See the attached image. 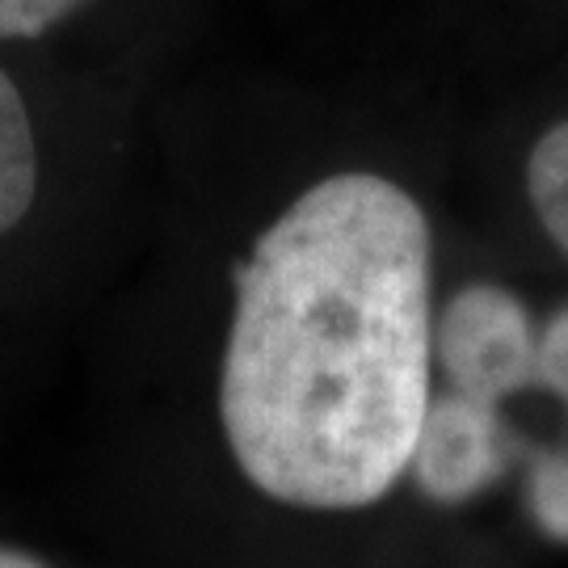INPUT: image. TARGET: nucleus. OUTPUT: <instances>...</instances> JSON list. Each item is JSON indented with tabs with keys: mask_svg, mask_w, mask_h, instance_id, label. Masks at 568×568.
<instances>
[{
	"mask_svg": "<svg viewBox=\"0 0 568 568\" xmlns=\"http://www.w3.org/2000/svg\"><path fill=\"white\" fill-rule=\"evenodd\" d=\"M429 408V227L379 173H333L236 270L220 413L253 485L300 509L375 506Z\"/></svg>",
	"mask_w": 568,
	"mask_h": 568,
	"instance_id": "nucleus-1",
	"label": "nucleus"
},
{
	"mask_svg": "<svg viewBox=\"0 0 568 568\" xmlns=\"http://www.w3.org/2000/svg\"><path fill=\"white\" fill-rule=\"evenodd\" d=\"M535 337L539 328L518 295H509L506 286L476 283L447 304L434 333V349L447 371L450 392L493 405L530 379Z\"/></svg>",
	"mask_w": 568,
	"mask_h": 568,
	"instance_id": "nucleus-2",
	"label": "nucleus"
},
{
	"mask_svg": "<svg viewBox=\"0 0 568 568\" xmlns=\"http://www.w3.org/2000/svg\"><path fill=\"white\" fill-rule=\"evenodd\" d=\"M509 447L514 443L501 408L447 392L429 400L408 467L434 501H467L506 471Z\"/></svg>",
	"mask_w": 568,
	"mask_h": 568,
	"instance_id": "nucleus-3",
	"label": "nucleus"
},
{
	"mask_svg": "<svg viewBox=\"0 0 568 568\" xmlns=\"http://www.w3.org/2000/svg\"><path fill=\"white\" fill-rule=\"evenodd\" d=\"M39 185V148L26 102L0 72V236L26 220Z\"/></svg>",
	"mask_w": 568,
	"mask_h": 568,
	"instance_id": "nucleus-4",
	"label": "nucleus"
},
{
	"mask_svg": "<svg viewBox=\"0 0 568 568\" xmlns=\"http://www.w3.org/2000/svg\"><path fill=\"white\" fill-rule=\"evenodd\" d=\"M527 194L539 224L548 227V236L568 257V122L551 126L535 143L527 161Z\"/></svg>",
	"mask_w": 568,
	"mask_h": 568,
	"instance_id": "nucleus-5",
	"label": "nucleus"
},
{
	"mask_svg": "<svg viewBox=\"0 0 568 568\" xmlns=\"http://www.w3.org/2000/svg\"><path fill=\"white\" fill-rule=\"evenodd\" d=\"M530 509L551 539L568 544V450H544L530 467Z\"/></svg>",
	"mask_w": 568,
	"mask_h": 568,
	"instance_id": "nucleus-6",
	"label": "nucleus"
},
{
	"mask_svg": "<svg viewBox=\"0 0 568 568\" xmlns=\"http://www.w3.org/2000/svg\"><path fill=\"white\" fill-rule=\"evenodd\" d=\"M535 384H544L551 396H560L568 408V307L556 312L535 337Z\"/></svg>",
	"mask_w": 568,
	"mask_h": 568,
	"instance_id": "nucleus-7",
	"label": "nucleus"
},
{
	"mask_svg": "<svg viewBox=\"0 0 568 568\" xmlns=\"http://www.w3.org/2000/svg\"><path fill=\"white\" fill-rule=\"evenodd\" d=\"M84 0H0V39H34Z\"/></svg>",
	"mask_w": 568,
	"mask_h": 568,
	"instance_id": "nucleus-8",
	"label": "nucleus"
},
{
	"mask_svg": "<svg viewBox=\"0 0 568 568\" xmlns=\"http://www.w3.org/2000/svg\"><path fill=\"white\" fill-rule=\"evenodd\" d=\"M0 568H42V565H34L30 556H18V551H0Z\"/></svg>",
	"mask_w": 568,
	"mask_h": 568,
	"instance_id": "nucleus-9",
	"label": "nucleus"
}]
</instances>
